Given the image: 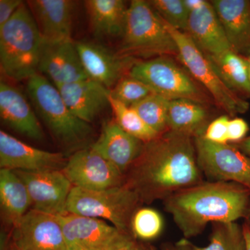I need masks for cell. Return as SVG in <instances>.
Instances as JSON below:
<instances>
[{"instance_id":"obj_1","label":"cell","mask_w":250,"mask_h":250,"mask_svg":"<svg viewBox=\"0 0 250 250\" xmlns=\"http://www.w3.org/2000/svg\"><path fill=\"white\" fill-rule=\"evenodd\" d=\"M126 172L124 184L146 202L166 200L204 182L193 138L170 130L145 143Z\"/></svg>"},{"instance_id":"obj_2","label":"cell","mask_w":250,"mask_h":250,"mask_svg":"<svg viewBox=\"0 0 250 250\" xmlns=\"http://www.w3.org/2000/svg\"><path fill=\"white\" fill-rule=\"evenodd\" d=\"M250 189L232 182H202L164 200L184 238L200 234L208 223H235L246 214Z\"/></svg>"},{"instance_id":"obj_3","label":"cell","mask_w":250,"mask_h":250,"mask_svg":"<svg viewBox=\"0 0 250 250\" xmlns=\"http://www.w3.org/2000/svg\"><path fill=\"white\" fill-rule=\"evenodd\" d=\"M44 39L27 3L0 27V67L8 78L28 80L39 73Z\"/></svg>"},{"instance_id":"obj_4","label":"cell","mask_w":250,"mask_h":250,"mask_svg":"<svg viewBox=\"0 0 250 250\" xmlns=\"http://www.w3.org/2000/svg\"><path fill=\"white\" fill-rule=\"evenodd\" d=\"M27 89L36 112L57 142L70 150L83 149L93 128L70 111L57 87L38 73L27 80Z\"/></svg>"},{"instance_id":"obj_5","label":"cell","mask_w":250,"mask_h":250,"mask_svg":"<svg viewBox=\"0 0 250 250\" xmlns=\"http://www.w3.org/2000/svg\"><path fill=\"white\" fill-rule=\"evenodd\" d=\"M121 54L132 58L178 56L173 38L149 1L133 0L128 6Z\"/></svg>"},{"instance_id":"obj_6","label":"cell","mask_w":250,"mask_h":250,"mask_svg":"<svg viewBox=\"0 0 250 250\" xmlns=\"http://www.w3.org/2000/svg\"><path fill=\"white\" fill-rule=\"evenodd\" d=\"M141 198L125 184L101 190L72 187L66 213L108 220L118 229L131 235V222Z\"/></svg>"},{"instance_id":"obj_7","label":"cell","mask_w":250,"mask_h":250,"mask_svg":"<svg viewBox=\"0 0 250 250\" xmlns=\"http://www.w3.org/2000/svg\"><path fill=\"white\" fill-rule=\"evenodd\" d=\"M178 49L179 59L188 73L205 88L215 103L231 116L249 109V103L237 95L222 80L207 56L199 49L190 36L164 21Z\"/></svg>"},{"instance_id":"obj_8","label":"cell","mask_w":250,"mask_h":250,"mask_svg":"<svg viewBox=\"0 0 250 250\" xmlns=\"http://www.w3.org/2000/svg\"><path fill=\"white\" fill-rule=\"evenodd\" d=\"M128 75L141 81L154 93L169 100L186 99L205 105L210 103L201 85L169 57L136 62Z\"/></svg>"},{"instance_id":"obj_9","label":"cell","mask_w":250,"mask_h":250,"mask_svg":"<svg viewBox=\"0 0 250 250\" xmlns=\"http://www.w3.org/2000/svg\"><path fill=\"white\" fill-rule=\"evenodd\" d=\"M68 250H125L135 243L129 233L100 219L58 215Z\"/></svg>"},{"instance_id":"obj_10","label":"cell","mask_w":250,"mask_h":250,"mask_svg":"<svg viewBox=\"0 0 250 250\" xmlns=\"http://www.w3.org/2000/svg\"><path fill=\"white\" fill-rule=\"evenodd\" d=\"M197 162L202 173L212 182H232L250 189V159L238 148L194 139Z\"/></svg>"},{"instance_id":"obj_11","label":"cell","mask_w":250,"mask_h":250,"mask_svg":"<svg viewBox=\"0 0 250 250\" xmlns=\"http://www.w3.org/2000/svg\"><path fill=\"white\" fill-rule=\"evenodd\" d=\"M62 172L73 187L86 190H104L125 184L124 174L91 147L74 153Z\"/></svg>"},{"instance_id":"obj_12","label":"cell","mask_w":250,"mask_h":250,"mask_svg":"<svg viewBox=\"0 0 250 250\" xmlns=\"http://www.w3.org/2000/svg\"><path fill=\"white\" fill-rule=\"evenodd\" d=\"M27 187L33 209L54 215L66 213L72 184L62 170H14Z\"/></svg>"},{"instance_id":"obj_13","label":"cell","mask_w":250,"mask_h":250,"mask_svg":"<svg viewBox=\"0 0 250 250\" xmlns=\"http://www.w3.org/2000/svg\"><path fill=\"white\" fill-rule=\"evenodd\" d=\"M16 250H68L58 216L31 208L14 227Z\"/></svg>"},{"instance_id":"obj_14","label":"cell","mask_w":250,"mask_h":250,"mask_svg":"<svg viewBox=\"0 0 250 250\" xmlns=\"http://www.w3.org/2000/svg\"><path fill=\"white\" fill-rule=\"evenodd\" d=\"M62 153L42 150L0 131V167L11 170H62L67 164Z\"/></svg>"},{"instance_id":"obj_15","label":"cell","mask_w":250,"mask_h":250,"mask_svg":"<svg viewBox=\"0 0 250 250\" xmlns=\"http://www.w3.org/2000/svg\"><path fill=\"white\" fill-rule=\"evenodd\" d=\"M75 46L90 80L111 90L136 62L132 57L114 53L95 42L77 41Z\"/></svg>"},{"instance_id":"obj_16","label":"cell","mask_w":250,"mask_h":250,"mask_svg":"<svg viewBox=\"0 0 250 250\" xmlns=\"http://www.w3.org/2000/svg\"><path fill=\"white\" fill-rule=\"evenodd\" d=\"M39 72L48 77L55 86L89 79L72 39L44 41Z\"/></svg>"},{"instance_id":"obj_17","label":"cell","mask_w":250,"mask_h":250,"mask_svg":"<svg viewBox=\"0 0 250 250\" xmlns=\"http://www.w3.org/2000/svg\"><path fill=\"white\" fill-rule=\"evenodd\" d=\"M56 87L70 111L89 124L110 106V90L90 79Z\"/></svg>"},{"instance_id":"obj_18","label":"cell","mask_w":250,"mask_h":250,"mask_svg":"<svg viewBox=\"0 0 250 250\" xmlns=\"http://www.w3.org/2000/svg\"><path fill=\"white\" fill-rule=\"evenodd\" d=\"M144 145L120 127L116 121H111L104 125L91 148L125 175L142 152Z\"/></svg>"},{"instance_id":"obj_19","label":"cell","mask_w":250,"mask_h":250,"mask_svg":"<svg viewBox=\"0 0 250 250\" xmlns=\"http://www.w3.org/2000/svg\"><path fill=\"white\" fill-rule=\"evenodd\" d=\"M0 116L10 128L29 139L41 141L44 133L35 112L18 88L0 82Z\"/></svg>"},{"instance_id":"obj_20","label":"cell","mask_w":250,"mask_h":250,"mask_svg":"<svg viewBox=\"0 0 250 250\" xmlns=\"http://www.w3.org/2000/svg\"><path fill=\"white\" fill-rule=\"evenodd\" d=\"M44 41L71 40L75 1L31 0L27 3Z\"/></svg>"},{"instance_id":"obj_21","label":"cell","mask_w":250,"mask_h":250,"mask_svg":"<svg viewBox=\"0 0 250 250\" xmlns=\"http://www.w3.org/2000/svg\"><path fill=\"white\" fill-rule=\"evenodd\" d=\"M185 33L206 55H218L231 49L210 1H206L200 9L190 13Z\"/></svg>"},{"instance_id":"obj_22","label":"cell","mask_w":250,"mask_h":250,"mask_svg":"<svg viewBox=\"0 0 250 250\" xmlns=\"http://www.w3.org/2000/svg\"><path fill=\"white\" fill-rule=\"evenodd\" d=\"M210 3L225 31L231 50L250 52V1L247 0H213Z\"/></svg>"},{"instance_id":"obj_23","label":"cell","mask_w":250,"mask_h":250,"mask_svg":"<svg viewBox=\"0 0 250 250\" xmlns=\"http://www.w3.org/2000/svg\"><path fill=\"white\" fill-rule=\"evenodd\" d=\"M90 27L98 38L123 36L128 7L122 0H87Z\"/></svg>"},{"instance_id":"obj_24","label":"cell","mask_w":250,"mask_h":250,"mask_svg":"<svg viewBox=\"0 0 250 250\" xmlns=\"http://www.w3.org/2000/svg\"><path fill=\"white\" fill-rule=\"evenodd\" d=\"M210 123L206 105L186 99L169 102L167 126L170 131L195 139L203 136Z\"/></svg>"},{"instance_id":"obj_25","label":"cell","mask_w":250,"mask_h":250,"mask_svg":"<svg viewBox=\"0 0 250 250\" xmlns=\"http://www.w3.org/2000/svg\"><path fill=\"white\" fill-rule=\"evenodd\" d=\"M0 205L5 220L13 227L31 207L27 187L14 170H0Z\"/></svg>"},{"instance_id":"obj_26","label":"cell","mask_w":250,"mask_h":250,"mask_svg":"<svg viewBox=\"0 0 250 250\" xmlns=\"http://www.w3.org/2000/svg\"><path fill=\"white\" fill-rule=\"evenodd\" d=\"M222 80L233 91L250 94L248 59L231 49L215 56H207Z\"/></svg>"},{"instance_id":"obj_27","label":"cell","mask_w":250,"mask_h":250,"mask_svg":"<svg viewBox=\"0 0 250 250\" xmlns=\"http://www.w3.org/2000/svg\"><path fill=\"white\" fill-rule=\"evenodd\" d=\"M210 243L207 246L198 247L187 239L190 250H246L243 229L235 223H213Z\"/></svg>"},{"instance_id":"obj_28","label":"cell","mask_w":250,"mask_h":250,"mask_svg":"<svg viewBox=\"0 0 250 250\" xmlns=\"http://www.w3.org/2000/svg\"><path fill=\"white\" fill-rule=\"evenodd\" d=\"M110 106L115 116V121L127 134L147 143L159 137L160 135L151 129L134 108L109 97Z\"/></svg>"},{"instance_id":"obj_29","label":"cell","mask_w":250,"mask_h":250,"mask_svg":"<svg viewBox=\"0 0 250 250\" xmlns=\"http://www.w3.org/2000/svg\"><path fill=\"white\" fill-rule=\"evenodd\" d=\"M170 100L157 93H152L135 104L131 107L139 113L141 118L158 134L169 131L167 110Z\"/></svg>"},{"instance_id":"obj_30","label":"cell","mask_w":250,"mask_h":250,"mask_svg":"<svg viewBox=\"0 0 250 250\" xmlns=\"http://www.w3.org/2000/svg\"><path fill=\"white\" fill-rule=\"evenodd\" d=\"M163 228L162 216L153 208H139L131 222L132 234L142 240L154 239L160 235Z\"/></svg>"},{"instance_id":"obj_31","label":"cell","mask_w":250,"mask_h":250,"mask_svg":"<svg viewBox=\"0 0 250 250\" xmlns=\"http://www.w3.org/2000/svg\"><path fill=\"white\" fill-rule=\"evenodd\" d=\"M149 4L163 21L177 30H187L190 13L184 0H152Z\"/></svg>"},{"instance_id":"obj_32","label":"cell","mask_w":250,"mask_h":250,"mask_svg":"<svg viewBox=\"0 0 250 250\" xmlns=\"http://www.w3.org/2000/svg\"><path fill=\"white\" fill-rule=\"evenodd\" d=\"M152 93H155L147 85L129 75L123 77L110 90L112 98L127 106H133Z\"/></svg>"},{"instance_id":"obj_33","label":"cell","mask_w":250,"mask_h":250,"mask_svg":"<svg viewBox=\"0 0 250 250\" xmlns=\"http://www.w3.org/2000/svg\"><path fill=\"white\" fill-rule=\"evenodd\" d=\"M230 119L228 116H221L210 122L203 137L210 142L227 144L229 143L228 126Z\"/></svg>"},{"instance_id":"obj_34","label":"cell","mask_w":250,"mask_h":250,"mask_svg":"<svg viewBox=\"0 0 250 250\" xmlns=\"http://www.w3.org/2000/svg\"><path fill=\"white\" fill-rule=\"evenodd\" d=\"M249 130L248 123L242 118L230 119L228 126L229 142H240L243 141Z\"/></svg>"},{"instance_id":"obj_35","label":"cell","mask_w":250,"mask_h":250,"mask_svg":"<svg viewBox=\"0 0 250 250\" xmlns=\"http://www.w3.org/2000/svg\"><path fill=\"white\" fill-rule=\"evenodd\" d=\"M23 3L21 0H0V27L11 19Z\"/></svg>"},{"instance_id":"obj_36","label":"cell","mask_w":250,"mask_h":250,"mask_svg":"<svg viewBox=\"0 0 250 250\" xmlns=\"http://www.w3.org/2000/svg\"><path fill=\"white\" fill-rule=\"evenodd\" d=\"M205 0H184V4L189 13L200 9L206 3Z\"/></svg>"},{"instance_id":"obj_37","label":"cell","mask_w":250,"mask_h":250,"mask_svg":"<svg viewBox=\"0 0 250 250\" xmlns=\"http://www.w3.org/2000/svg\"><path fill=\"white\" fill-rule=\"evenodd\" d=\"M166 250H190L188 246L187 238H182L180 241L176 243L174 246H170L166 248Z\"/></svg>"},{"instance_id":"obj_38","label":"cell","mask_w":250,"mask_h":250,"mask_svg":"<svg viewBox=\"0 0 250 250\" xmlns=\"http://www.w3.org/2000/svg\"><path fill=\"white\" fill-rule=\"evenodd\" d=\"M240 148H241L242 152L250 155V136L246 139L243 140L240 143Z\"/></svg>"},{"instance_id":"obj_39","label":"cell","mask_w":250,"mask_h":250,"mask_svg":"<svg viewBox=\"0 0 250 250\" xmlns=\"http://www.w3.org/2000/svg\"><path fill=\"white\" fill-rule=\"evenodd\" d=\"M246 240V250H250V228L248 225H244L243 228Z\"/></svg>"},{"instance_id":"obj_40","label":"cell","mask_w":250,"mask_h":250,"mask_svg":"<svg viewBox=\"0 0 250 250\" xmlns=\"http://www.w3.org/2000/svg\"><path fill=\"white\" fill-rule=\"evenodd\" d=\"M127 250H145L143 249V248H141V247H140L138 246L137 244H136V243H134V244L132 245L129 249Z\"/></svg>"},{"instance_id":"obj_41","label":"cell","mask_w":250,"mask_h":250,"mask_svg":"<svg viewBox=\"0 0 250 250\" xmlns=\"http://www.w3.org/2000/svg\"><path fill=\"white\" fill-rule=\"evenodd\" d=\"M248 65H249V72H250V52L249 54H248Z\"/></svg>"},{"instance_id":"obj_42","label":"cell","mask_w":250,"mask_h":250,"mask_svg":"<svg viewBox=\"0 0 250 250\" xmlns=\"http://www.w3.org/2000/svg\"><path fill=\"white\" fill-rule=\"evenodd\" d=\"M129 248H130V247H129ZM129 248H128V249H129ZM128 249H127V250H128Z\"/></svg>"}]
</instances>
